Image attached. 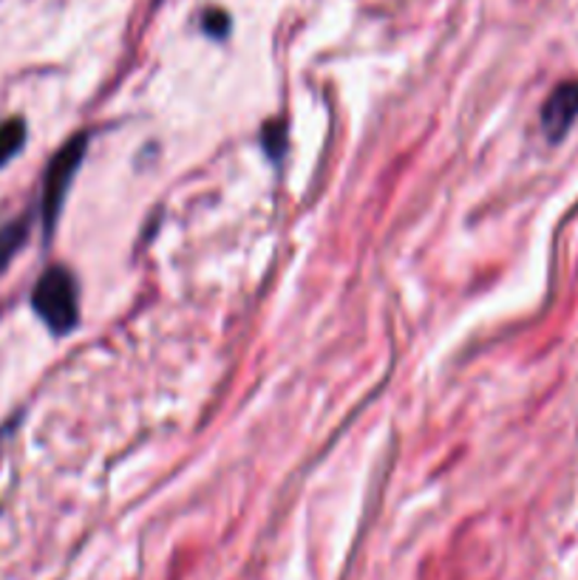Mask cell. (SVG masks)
<instances>
[{"label":"cell","mask_w":578,"mask_h":580,"mask_svg":"<svg viewBox=\"0 0 578 580\" xmlns=\"http://www.w3.org/2000/svg\"><path fill=\"white\" fill-rule=\"evenodd\" d=\"M86 151H88V134H77V137L68 139V142L51 156L49 167H46L43 193H40V218H43L46 236H51L54 227H58V218L60 213H63L65 193H68L72 179L77 176V171H80Z\"/></svg>","instance_id":"obj_2"},{"label":"cell","mask_w":578,"mask_h":580,"mask_svg":"<svg viewBox=\"0 0 578 580\" xmlns=\"http://www.w3.org/2000/svg\"><path fill=\"white\" fill-rule=\"evenodd\" d=\"M32 308L54 335H68L80 320V289L74 275L65 266H49L35 283Z\"/></svg>","instance_id":"obj_1"},{"label":"cell","mask_w":578,"mask_h":580,"mask_svg":"<svg viewBox=\"0 0 578 580\" xmlns=\"http://www.w3.org/2000/svg\"><path fill=\"white\" fill-rule=\"evenodd\" d=\"M202 29L204 35H210L213 40H222V37L230 35V15L222 12V9H210L202 17Z\"/></svg>","instance_id":"obj_7"},{"label":"cell","mask_w":578,"mask_h":580,"mask_svg":"<svg viewBox=\"0 0 578 580\" xmlns=\"http://www.w3.org/2000/svg\"><path fill=\"white\" fill-rule=\"evenodd\" d=\"M264 151L273 159H281L287 151V125L284 123H267L264 125Z\"/></svg>","instance_id":"obj_6"},{"label":"cell","mask_w":578,"mask_h":580,"mask_svg":"<svg viewBox=\"0 0 578 580\" xmlns=\"http://www.w3.org/2000/svg\"><path fill=\"white\" fill-rule=\"evenodd\" d=\"M578 116V83H562L542 108V128L550 142H562Z\"/></svg>","instance_id":"obj_3"},{"label":"cell","mask_w":578,"mask_h":580,"mask_svg":"<svg viewBox=\"0 0 578 580\" xmlns=\"http://www.w3.org/2000/svg\"><path fill=\"white\" fill-rule=\"evenodd\" d=\"M26 144V123L21 116H12L7 123L0 125V167L9 165Z\"/></svg>","instance_id":"obj_5"},{"label":"cell","mask_w":578,"mask_h":580,"mask_svg":"<svg viewBox=\"0 0 578 580\" xmlns=\"http://www.w3.org/2000/svg\"><path fill=\"white\" fill-rule=\"evenodd\" d=\"M32 222L23 215V218H15V222H9L0 227V275L7 273V266L12 264L21 247L26 244V238H29Z\"/></svg>","instance_id":"obj_4"}]
</instances>
